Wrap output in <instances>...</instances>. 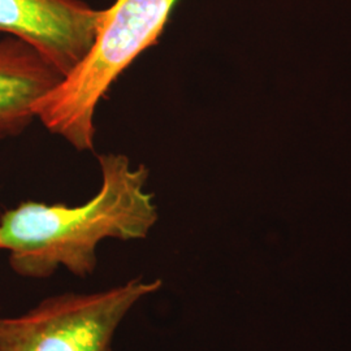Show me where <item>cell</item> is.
I'll return each mask as SVG.
<instances>
[{"mask_svg": "<svg viewBox=\"0 0 351 351\" xmlns=\"http://www.w3.org/2000/svg\"><path fill=\"white\" fill-rule=\"evenodd\" d=\"M101 188L82 206L23 202L0 215V250L19 276L49 278L60 267L85 278L98 264L103 239H146L159 219L146 190L149 169L123 154L98 156Z\"/></svg>", "mask_w": 351, "mask_h": 351, "instance_id": "6da1fadb", "label": "cell"}, {"mask_svg": "<svg viewBox=\"0 0 351 351\" xmlns=\"http://www.w3.org/2000/svg\"><path fill=\"white\" fill-rule=\"evenodd\" d=\"M177 1L116 0L104 10L86 59L38 103V120L75 150H93L99 101L126 68L158 43Z\"/></svg>", "mask_w": 351, "mask_h": 351, "instance_id": "7a4b0ae2", "label": "cell"}, {"mask_svg": "<svg viewBox=\"0 0 351 351\" xmlns=\"http://www.w3.org/2000/svg\"><path fill=\"white\" fill-rule=\"evenodd\" d=\"M163 281L136 277L91 294L64 293L26 314L0 317V351H112L126 315Z\"/></svg>", "mask_w": 351, "mask_h": 351, "instance_id": "3957f363", "label": "cell"}, {"mask_svg": "<svg viewBox=\"0 0 351 351\" xmlns=\"http://www.w3.org/2000/svg\"><path fill=\"white\" fill-rule=\"evenodd\" d=\"M103 19L81 0H0V32L33 46L63 77L86 59Z\"/></svg>", "mask_w": 351, "mask_h": 351, "instance_id": "277c9868", "label": "cell"}, {"mask_svg": "<svg viewBox=\"0 0 351 351\" xmlns=\"http://www.w3.org/2000/svg\"><path fill=\"white\" fill-rule=\"evenodd\" d=\"M63 78L29 43L11 36L0 39V139L23 133L37 119L38 103Z\"/></svg>", "mask_w": 351, "mask_h": 351, "instance_id": "5b68a950", "label": "cell"}]
</instances>
